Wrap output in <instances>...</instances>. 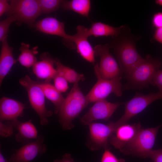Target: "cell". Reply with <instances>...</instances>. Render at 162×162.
Returning <instances> with one entry per match:
<instances>
[{
	"label": "cell",
	"mask_w": 162,
	"mask_h": 162,
	"mask_svg": "<svg viewBox=\"0 0 162 162\" xmlns=\"http://www.w3.org/2000/svg\"><path fill=\"white\" fill-rule=\"evenodd\" d=\"M143 158H149L153 162H162V149H152L146 154Z\"/></svg>",
	"instance_id": "cell-30"
},
{
	"label": "cell",
	"mask_w": 162,
	"mask_h": 162,
	"mask_svg": "<svg viewBox=\"0 0 162 162\" xmlns=\"http://www.w3.org/2000/svg\"><path fill=\"white\" fill-rule=\"evenodd\" d=\"M14 128L9 121L3 123L2 121H0V136L3 137L10 136L14 133Z\"/></svg>",
	"instance_id": "cell-28"
},
{
	"label": "cell",
	"mask_w": 162,
	"mask_h": 162,
	"mask_svg": "<svg viewBox=\"0 0 162 162\" xmlns=\"http://www.w3.org/2000/svg\"><path fill=\"white\" fill-rule=\"evenodd\" d=\"M55 64L56 68L59 70L64 76L68 82L74 83L83 81L84 76L83 74H80L74 69L63 64L58 59L55 58Z\"/></svg>",
	"instance_id": "cell-24"
},
{
	"label": "cell",
	"mask_w": 162,
	"mask_h": 162,
	"mask_svg": "<svg viewBox=\"0 0 162 162\" xmlns=\"http://www.w3.org/2000/svg\"><path fill=\"white\" fill-rule=\"evenodd\" d=\"M154 38L162 44V27L156 28L154 35Z\"/></svg>",
	"instance_id": "cell-34"
},
{
	"label": "cell",
	"mask_w": 162,
	"mask_h": 162,
	"mask_svg": "<svg viewBox=\"0 0 162 162\" xmlns=\"http://www.w3.org/2000/svg\"><path fill=\"white\" fill-rule=\"evenodd\" d=\"M42 13L50 14L58 10L62 6L64 0H38Z\"/></svg>",
	"instance_id": "cell-25"
},
{
	"label": "cell",
	"mask_w": 162,
	"mask_h": 162,
	"mask_svg": "<svg viewBox=\"0 0 162 162\" xmlns=\"http://www.w3.org/2000/svg\"><path fill=\"white\" fill-rule=\"evenodd\" d=\"M40 60L37 61L33 66V72L39 79L45 80V82H49L57 73L54 67L55 58L45 52L40 55Z\"/></svg>",
	"instance_id": "cell-15"
},
{
	"label": "cell",
	"mask_w": 162,
	"mask_h": 162,
	"mask_svg": "<svg viewBox=\"0 0 162 162\" xmlns=\"http://www.w3.org/2000/svg\"><path fill=\"white\" fill-rule=\"evenodd\" d=\"M33 27L43 33L62 38L64 44L68 48H72L74 46L72 41V35L65 32L64 23L55 17H47L37 21Z\"/></svg>",
	"instance_id": "cell-12"
},
{
	"label": "cell",
	"mask_w": 162,
	"mask_h": 162,
	"mask_svg": "<svg viewBox=\"0 0 162 162\" xmlns=\"http://www.w3.org/2000/svg\"><path fill=\"white\" fill-rule=\"evenodd\" d=\"M0 162H11L10 160L5 158L3 155L2 153L0 152Z\"/></svg>",
	"instance_id": "cell-35"
},
{
	"label": "cell",
	"mask_w": 162,
	"mask_h": 162,
	"mask_svg": "<svg viewBox=\"0 0 162 162\" xmlns=\"http://www.w3.org/2000/svg\"><path fill=\"white\" fill-rule=\"evenodd\" d=\"M76 33L72 35V41L77 52L87 61L94 63L95 54L93 48L88 40V37L80 30L76 28Z\"/></svg>",
	"instance_id": "cell-18"
},
{
	"label": "cell",
	"mask_w": 162,
	"mask_h": 162,
	"mask_svg": "<svg viewBox=\"0 0 162 162\" xmlns=\"http://www.w3.org/2000/svg\"><path fill=\"white\" fill-rule=\"evenodd\" d=\"M19 82L26 90L30 104L38 116L40 124L47 125L49 122L48 118L53 112L46 108L45 96L39 83L32 79L28 75L20 78Z\"/></svg>",
	"instance_id": "cell-3"
},
{
	"label": "cell",
	"mask_w": 162,
	"mask_h": 162,
	"mask_svg": "<svg viewBox=\"0 0 162 162\" xmlns=\"http://www.w3.org/2000/svg\"><path fill=\"white\" fill-rule=\"evenodd\" d=\"M161 62L148 55L125 77L127 83L124 89L141 90L151 84L153 77L161 66Z\"/></svg>",
	"instance_id": "cell-2"
},
{
	"label": "cell",
	"mask_w": 162,
	"mask_h": 162,
	"mask_svg": "<svg viewBox=\"0 0 162 162\" xmlns=\"http://www.w3.org/2000/svg\"><path fill=\"white\" fill-rule=\"evenodd\" d=\"M28 44L22 43L19 50L21 52L17 61L23 66L27 68L33 66L37 61L34 52L29 48Z\"/></svg>",
	"instance_id": "cell-23"
},
{
	"label": "cell",
	"mask_w": 162,
	"mask_h": 162,
	"mask_svg": "<svg viewBox=\"0 0 162 162\" xmlns=\"http://www.w3.org/2000/svg\"><path fill=\"white\" fill-rule=\"evenodd\" d=\"M25 105L14 99L3 97L0 100V121L17 120L23 114Z\"/></svg>",
	"instance_id": "cell-16"
},
{
	"label": "cell",
	"mask_w": 162,
	"mask_h": 162,
	"mask_svg": "<svg viewBox=\"0 0 162 162\" xmlns=\"http://www.w3.org/2000/svg\"><path fill=\"white\" fill-rule=\"evenodd\" d=\"M122 104L118 102L111 103L105 99L97 100L81 118V122L83 124L88 125L95 120L107 121Z\"/></svg>",
	"instance_id": "cell-11"
},
{
	"label": "cell",
	"mask_w": 162,
	"mask_h": 162,
	"mask_svg": "<svg viewBox=\"0 0 162 162\" xmlns=\"http://www.w3.org/2000/svg\"><path fill=\"white\" fill-rule=\"evenodd\" d=\"M15 17L13 15L9 16L0 22V41L1 42L7 38L10 26L12 23L15 22Z\"/></svg>",
	"instance_id": "cell-27"
},
{
	"label": "cell",
	"mask_w": 162,
	"mask_h": 162,
	"mask_svg": "<svg viewBox=\"0 0 162 162\" xmlns=\"http://www.w3.org/2000/svg\"><path fill=\"white\" fill-rule=\"evenodd\" d=\"M44 141V137L38 136L35 141L25 144L16 150L9 159L11 162H29L32 160L38 155L46 152L47 146Z\"/></svg>",
	"instance_id": "cell-13"
},
{
	"label": "cell",
	"mask_w": 162,
	"mask_h": 162,
	"mask_svg": "<svg viewBox=\"0 0 162 162\" xmlns=\"http://www.w3.org/2000/svg\"><path fill=\"white\" fill-rule=\"evenodd\" d=\"M77 82L74 83L60 107L58 112L59 122L64 130L74 127L73 121L89 103L86 96L81 90Z\"/></svg>",
	"instance_id": "cell-1"
},
{
	"label": "cell",
	"mask_w": 162,
	"mask_h": 162,
	"mask_svg": "<svg viewBox=\"0 0 162 162\" xmlns=\"http://www.w3.org/2000/svg\"><path fill=\"white\" fill-rule=\"evenodd\" d=\"M100 162H125V161L123 159L117 158L109 149L106 148H105L102 156Z\"/></svg>",
	"instance_id": "cell-29"
},
{
	"label": "cell",
	"mask_w": 162,
	"mask_h": 162,
	"mask_svg": "<svg viewBox=\"0 0 162 162\" xmlns=\"http://www.w3.org/2000/svg\"><path fill=\"white\" fill-rule=\"evenodd\" d=\"M56 69L57 73L53 79L54 86L61 93L65 92L68 88V82L62 72L58 69Z\"/></svg>",
	"instance_id": "cell-26"
},
{
	"label": "cell",
	"mask_w": 162,
	"mask_h": 162,
	"mask_svg": "<svg viewBox=\"0 0 162 162\" xmlns=\"http://www.w3.org/2000/svg\"><path fill=\"white\" fill-rule=\"evenodd\" d=\"M76 28L88 38L91 36L116 37L120 34L123 27H115L101 22H96L92 23L89 28L82 25H78Z\"/></svg>",
	"instance_id": "cell-17"
},
{
	"label": "cell",
	"mask_w": 162,
	"mask_h": 162,
	"mask_svg": "<svg viewBox=\"0 0 162 162\" xmlns=\"http://www.w3.org/2000/svg\"><path fill=\"white\" fill-rule=\"evenodd\" d=\"M62 7L65 10L72 11L88 17L91 10V1L89 0L64 1Z\"/></svg>",
	"instance_id": "cell-22"
},
{
	"label": "cell",
	"mask_w": 162,
	"mask_h": 162,
	"mask_svg": "<svg viewBox=\"0 0 162 162\" xmlns=\"http://www.w3.org/2000/svg\"><path fill=\"white\" fill-rule=\"evenodd\" d=\"M45 97L50 100L55 106V113H58L64 100L61 93L52 84L49 82L39 83Z\"/></svg>",
	"instance_id": "cell-21"
},
{
	"label": "cell",
	"mask_w": 162,
	"mask_h": 162,
	"mask_svg": "<svg viewBox=\"0 0 162 162\" xmlns=\"http://www.w3.org/2000/svg\"><path fill=\"white\" fill-rule=\"evenodd\" d=\"M9 121L17 130L15 136L17 142L26 144L37 138V130L31 120L25 122H21L18 120Z\"/></svg>",
	"instance_id": "cell-19"
},
{
	"label": "cell",
	"mask_w": 162,
	"mask_h": 162,
	"mask_svg": "<svg viewBox=\"0 0 162 162\" xmlns=\"http://www.w3.org/2000/svg\"><path fill=\"white\" fill-rule=\"evenodd\" d=\"M159 126L145 129L141 128L133 139L120 151L126 155L143 158L151 150L154 144Z\"/></svg>",
	"instance_id": "cell-7"
},
{
	"label": "cell",
	"mask_w": 162,
	"mask_h": 162,
	"mask_svg": "<svg viewBox=\"0 0 162 162\" xmlns=\"http://www.w3.org/2000/svg\"><path fill=\"white\" fill-rule=\"evenodd\" d=\"M97 81L86 96L89 103L105 98L111 93H114L117 97L122 95V85L120 80L122 76L110 80L101 77L98 69V64L94 67Z\"/></svg>",
	"instance_id": "cell-6"
},
{
	"label": "cell",
	"mask_w": 162,
	"mask_h": 162,
	"mask_svg": "<svg viewBox=\"0 0 162 162\" xmlns=\"http://www.w3.org/2000/svg\"><path fill=\"white\" fill-rule=\"evenodd\" d=\"M108 44H98L94 47L95 56L99 57V71L102 78L110 80L121 76L122 74L117 62L110 52Z\"/></svg>",
	"instance_id": "cell-9"
},
{
	"label": "cell",
	"mask_w": 162,
	"mask_h": 162,
	"mask_svg": "<svg viewBox=\"0 0 162 162\" xmlns=\"http://www.w3.org/2000/svg\"><path fill=\"white\" fill-rule=\"evenodd\" d=\"M151 84L156 86L162 92V70H158L152 79Z\"/></svg>",
	"instance_id": "cell-31"
},
{
	"label": "cell",
	"mask_w": 162,
	"mask_h": 162,
	"mask_svg": "<svg viewBox=\"0 0 162 162\" xmlns=\"http://www.w3.org/2000/svg\"><path fill=\"white\" fill-rule=\"evenodd\" d=\"M161 98L162 92L159 91L146 95L136 93L131 99L125 104L124 114L115 122L117 127L126 124L130 118L142 111L151 103Z\"/></svg>",
	"instance_id": "cell-8"
},
{
	"label": "cell",
	"mask_w": 162,
	"mask_h": 162,
	"mask_svg": "<svg viewBox=\"0 0 162 162\" xmlns=\"http://www.w3.org/2000/svg\"><path fill=\"white\" fill-rule=\"evenodd\" d=\"M155 2L157 4L162 6V0H157Z\"/></svg>",
	"instance_id": "cell-36"
},
{
	"label": "cell",
	"mask_w": 162,
	"mask_h": 162,
	"mask_svg": "<svg viewBox=\"0 0 162 162\" xmlns=\"http://www.w3.org/2000/svg\"><path fill=\"white\" fill-rule=\"evenodd\" d=\"M113 47L120 69L125 77L144 59L138 52L134 42L129 39L117 41Z\"/></svg>",
	"instance_id": "cell-5"
},
{
	"label": "cell",
	"mask_w": 162,
	"mask_h": 162,
	"mask_svg": "<svg viewBox=\"0 0 162 162\" xmlns=\"http://www.w3.org/2000/svg\"><path fill=\"white\" fill-rule=\"evenodd\" d=\"M141 129L140 123L120 125L110 138V143L120 151L133 139Z\"/></svg>",
	"instance_id": "cell-14"
},
{
	"label": "cell",
	"mask_w": 162,
	"mask_h": 162,
	"mask_svg": "<svg viewBox=\"0 0 162 162\" xmlns=\"http://www.w3.org/2000/svg\"><path fill=\"white\" fill-rule=\"evenodd\" d=\"M10 8V3L6 0H0V16L7 13Z\"/></svg>",
	"instance_id": "cell-33"
},
{
	"label": "cell",
	"mask_w": 162,
	"mask_h": 162,
	"mask_svg": "<svg viewBox=\"0 0 162 162\" xmlns=\"http://www.w3.org/2000/svg\"><path fill=\"white\" fill-rule=\"evenodd\" d=\"M88 126L89 133L86 145L93 151L106 148L108 140L117 128L115 122H112L106 124L93 122Z\"/></svg>",
	"instance_id": "cell-10"
},
{
	"label": "cell",
	"mask_w": 162,
	"mask_h": 162,
	"mask_svg": "<svg viewBox=\"0 0 162 162\" xmlns=\"http://www.w3.org/2000/svg\"><path fill=\"white\" fill-rule=\"evenodd\" d=\"M2 43L0 55V86L5 76L17 62L13 56V49L9 45L7 38Z\"/></svg>",
	"instance_id": "cell-20"
},
{
	"label": "cell",
	"mask_w": 162,
	"mask_h": 162,
	"mask_svg": "<svg viewBox=\"0 0 162 162\" xmlns=\"http://www.w3.org/2000/svg\"><path fill=\"white\" fill-rule=\"evenodd\" d=\"M10 8L7 13L14 15L18 25L25 23L33 27L35 20L41 14L38 0H11Z\"/></svg>",
	"instance_id": "cell-4"
},
{
	"label": "cell",
	"mask_w": 162,
	"mask_h": 162,
	"mask_svg": "<svg viewBox=\"0 0 162 162\" xmlns=\"http://www.w3.org/2000/svg\"><path fill=\"white\" fill-rule=\"evenodd\" d=\"M152 23L153 26L156 28L162 27V12H158L154 14Z\"/></svg>",
	"instance_id": "cell-32"
}]
</instances>
